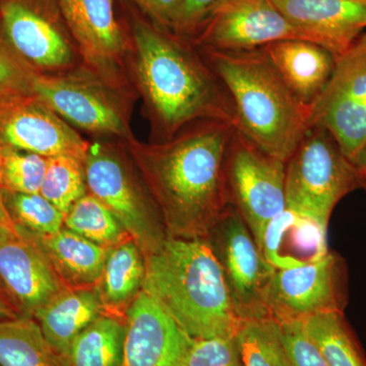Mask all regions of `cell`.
I'll return each instance as SVG.
<instances>
[{"mask_svg":"<svg viewBox=\"0 0 366 366\" xmlns=\"http://www.w3.org/2000/svg\"><path fill=\"white\" fill-rule=\"evenodd\" d=\"M234 125L199 120L154 144L127 139L168 237L206 238L229 206L226 155Z\"/></svg>","mask_w":366,"mask_h":366,"instance_id":"6da1fadb","label":"cell"},{"mask_svg":"<svg viewBox=\"0 0 366 366\" xmlns=\"http://www.w3.org/2000/svg\"><path fill=\"white\" fill-rule=\"evenodd\" d=\"M139 86L164 139L199 120L234 125L227 92L185 38L137 20L132 26Z\"/></svg>","mask_w":366,"mask_h":366,"instance_id":"7a4b0ae2","label":"cell"},{"mask_svg":"<svg viewBox=\"0 0 366 366\" xmlns=\"http://www.w3.org/2000/svg\"><path fill=\"white\" fill-rule=\"evenodd\" d=\"M144 262L143 290L189 337L235 336L242 320L204 238L167 237Z\"/></svg>","mask_w":366,"mask_h":366,"instance_id":"3957f363","label":"cell"},{"mask_svg":"<svg viewBox=\"0 0 366 366\" xmlns=\"http://www.w3.org/2000/svg\"><path fill=\"white\" fill-rule=\"evenodd\" d=\"M234 109V127L257 149L286 163L310 129L312 107L296 97L262 48L201 49Z\"/></svg>","mask_w":366,"mask_h":366,"instance_id":"277c9868","label":"cell"},{"mask_svg":"<svg viewBox=\"0 0 366 366\" xmlns=\"http://www.w3.org/2000/svg\"><path fill=\"white\" fill-rule=\"evenodd\" d=\"M357 189L355 164L327 129L310 127L285 163L286 209L327 231L335 207Z\"/></svg>","mask_w":366,"mask_h":366,"instance_id":"5b68a950","label":"cell"},{"mask_svg":"<svg viewBox=\"0 0 366 366\" xmlns=\"http://www.w3.org/2000/svg\"><path fill=\"white\" fill-rule=\"evenodd\" d=\"M89 194L124 226L144 257L157 252L168 235L143 180L112 147L90 144L85 161Z\"/></svg>","mask_w":366,"mask_h":366,"instance_id":"8992f818","label":"cell"},{"mask_svg":"<svg viewBox=\"0 0 366 366\" xmlns=\"http://www.w3.org/2000/svg\"><path fill=\"white\" fill-rule=\"evenodd\" d=\"M225 177L229 204L242 217L262 249L269 223L286 209L285 163L267 155L234 129Z\"/></svg>","mask_w":366,"mask_h":366,"instance_id":"52a82bcc","label":"cell"},{"mask_svg":"<svg viewBox=\"0 0 366 366\" xmlns=\"http://www.w3.org/2000/svg\"><path fill=\"white\" fill-rule=\"evenodd\" d=\"M204 239L222 269L240 320L268 319L264 296L274 269L234 207L229 204Z\"/></svg>","mask_w":366,"mask_h":366,"instance_id":"ba28073f","label":"cell"},{"mask_svg":"<svg viewBox=\"0 0 366 366\" xmlns=\"http://www.w3.org/2000/svg\"><path fill=\"white\" fill-rule=\"evenodd\" d=\"M310 107V127L327 129L355 164L366 144V32L337 57L329 83Z\"/></svg>","mask_w":366,"mask_h":366,"instance_id":"9c48e42d","label":"cell"},{"mask_svg":"<svg viewBox=\"0 0 366 366\" xmlns=\"http://www.w3.org/2000/svg\"><path fill=\"white\" fill-rule=\"evenodd\" d=\"M67 31L59 0H0V38L34 71L71 66Z\"/></svg>","mask_w":366,"mask_h":366,"instance_id":"30bf717a","label":"cell"},{"mask_svg":"<svg viewBox=\"0 0 366 366\" xmlns=\"http://www.w3.org/2000/svg\"><path fill=\"white\" fill-rule=\"evenodd\" d=\"M0 144L45 158L85 161L90 144L30 90L0 88Z\"/></svg>","mask_w":366,"mask_h":366,"instance_id":"8fae6325","label":"cell"},{"mask_svg":"<svg viewBox=\"0 0 366 366\" xmlns=\"http://www.w3.org/2000/svg\"><path fill=\"white\" fill-rule=\"evenodd\" d=\"M343 262L329 252L297 268L274 269L264 302L276 322H302L322 312H343Z\"/></svg>","mask_w":366,"mask_h":366,"instance_id":"7c38bea8","label":"cell"},{"mask_svg":"<svg viewBox=\"0 0 366 366\" xmlns=\"http://www.w3.org/2000/svg\"><path fill=\"white\" fill-rule=\"evenodd\" d=\"M288 39L307 40L273 0H224L190 41L201 49L247 51Z\"/></svg>","mask_w":366,"mask_h":366,"instance_id":"4fadbf2b","label":"cell"},{"mask_svg":"<svg viewBox=\"0 0 366 366\" xmlns=\"http://www.w3.org/2000/svg\"><path fill=\"white\" fill-rule=\"evenodd\" d=\"M30 90L53 112L79 129L132 137L120 108L93 81L33 71Z\"/></svg>","mask_w":366,"mask_h":366,"instance_id":"5bb4252c","label":"cell"},{"mask_svg":"<svg viewBox=\"0 0 366 366\" xmlns=\"http://www.w3.org/2000/svg\"><path fill=\"white\" fill-rule=\"evenodd\" d=\"M0 283L21 315H34L66 288L37 244L20 228H0Z\"/></svg>","mask_w":366,"mask_h":366,"instance_id":"9a60e30c","label":"cell"},{"mask_svg":"<svg viewBox=\"0 0 366 366\" xmlns=\"http://www.w3.org/2000/svg\"><path fill=\"white\" fill-rule=\"evenodd\" d=\"M192 341V337L142 290L125 317L122 366H184Z\"/></svg>","mask_w":366,"mask_h":366,"instance_id":"2e32d148","label":"cell"},{"mask_svg":"<svg viewBox=\"0 0 366 366\" xmlns=\"http://www.w3.org/2000/svg\"><path fill=\"white\" fill-rule=\"evenodd\" d=\"M305 39L340 56L366 30V0H273Z\"/></svg>","mask_w":366,"mask_h":366,"instance_id":"e0dca14e","label":"cell"},{"mask_svg":"<svg viewBox=\"0 0 366 366\" xmlns=\"http://www.w3.org/2000/svg\"><path fill=\"white\" fill-rule=\"evenodd\" d=\"M60 11L79 51L98 69H112L124 54V33L113 0H59Z\"/></svg>","mask_w":366,"mask_h":366,"instance_id":"ac0fdd59","label":"cell"},{"mask_svg":"<svg viewBox=\"0 0 366 366\" xmlns=\"http://www.w3.org/2000/svg\"><path fill=\"white\" fill-rule=\"evenodd\" d=\"M262 50L284 83L308 106L325 90L336 64V57L329 50L307 40L278 41Z\"/></svg>","mask_w":366,"mask_h":366,"instance_id":"d6986e66","label":"cell"},{"mask_svg":"<svg viewBox=\"0 0 366 366\" xmlns=\"http://www.w3.org/2000/svg\"><path fill=\"white\" fill-rule=\"evenodd\" d=\"M18 228L39 247L66 287H96L109 249L66 227L53 234H38Z\"/></svg>","mask_w":366,"mask_h":366,"instance_id":"ffe728a7","label":"cell"},{"mask_svg":"<svg viewBox=\"0 0 366 366\" xmlns=\"http://www.w3.org/2000/svg\"><path fill=\"white\" fill-rule=\"evenodd\" d=\"M327 231L285 209L269 223L262 252L274 269L297 268L329 254Z\"/></svg>","mask_w":366,"mask_h":366,"instance_id":"44dd1931","label":"cell"},{"mask_svg":"<svg viewBox=\"0 0 366 366\" xmlns=\"http://www.w3.org/2000/svg\"><path fill=\"white\" fill-rule=\"evenodd\" d=\"M106 314L97 289L64 288L34 315L59 360L76 336Z\"/></svg>","mask_w":366,"mask_h":366,"instance_id":"7402d4cb","label":"cell"},{"mask_svg":"<svg viewBox=\"0 0 366 366\" xmlns=\"http://www.w3.org/2000/svg\"><path fill=\"white\" fill-rule=\"evenodd\" d=\"M146 262L134 239L109 249L97 289L106 314L125 320L127 310L143 290Z\"/></svg>","mask_w":366,"mask_h":366,"instance_id":"603a6c76","label":"cell"},{"mask_svg":"<svg viewBox=\"0 0 366 366\" xmlns=\"http://www.w3.org/2000/svg\"><path fill=\"white\" fill-rule=\"evenodd\" d=\"M125 320L101 315L71 342L60 366H122Z\"/></svg>","mask_w":366,"mask_h":366,"instance_id":"cb8c5ba5","label":"cell"},{"mask_svg":"<svg viewBox=\"0 0 366 366\" xmlns=\"http://www.w3.org/2000/svg\"><path fill=\"white\" fill-rule=\"evenodd\" d=\"M0 366H60L37 320H0Z\"/></svg>","mask_w":366,"mask_h":366,"instance_id":"d4e9b609","label":"cell"},{"mask_svg":"<svg viewBox=\"0 0 366 366\" xmlns=\"http://www.w3.org/2000/svg\"><path fill=\"white\" fill-rule=\"evenodd\" d=\"M327 366H366V358L343 312H322L300 322Z\"/></svg>","mask_w":366,"mask_h":366,"instance_id":"484cf974","label":"cell"},{"mask_svg":"<svg viewBox=\"0 0 366 366\" xmlns=\"http://www.w3.org/2000/svg\"><path fill=\"white\" fill-rule=\"evenodd\" d=\"M64 227L107 249L132 239L112 212L89 192L64 217Z\"/></svg>","mask_w":366,"mask_h":366,"instance_id":"4316f807","label":"cell"},{"mask_svg":"<svg viewBox=\"0 0 366 366\" xmlns=\"http://www.w3.org/2000/svg\"><path fill=\"white\" fill-rule=\"evenodd\" d=\"M40 194L66 216L88 194L84 161L71 156L47 158Z\"/></svg>","mask_w":366,"mask_h":366,"instance_id":"83f0119b","label":"cell"},{"mask_svg":"<svg viewBox=\"0 0 366 366\" xmlns=\"http://www.w3.org/2000/svg\"><path fill=\"white\" fill-rule=\"evenodd\" d=\"M235 336L243 366H288L278 322L271 317L243 320Z\"/></svg>","mask_w":366,"mask_h":366,"instance_id":"f1b7e54d","label":"cell"},{"mask_svg":"<svg viewBox=\"0 0 366 366\" xmlns=\"http://www.w3.org/2000/svg\"><path fill=\"white\" fill-rule=\"evenodd\" d=\"M4 204L14 225L38 234H53L64 227V214L40 192L21 194L2 190Z\"/></svg>","mask_w":366,"mask_h":366,"instance_id":"f546056e","label":"cell"},{"mask_svg":"<svg viewBox=\"0 0 366 366\" xmlns=\"http://www.w3.org/2000/svg\"><path fill=\"white\" fill-rule=\"evenodd\" d=\"M47 167V158L0 144V189L37 194Z\"/></svg>","mask_w":366,"mask_h":366,"instance_id":"4dcf8cb0","label":"cell"},{"mask_svg":"<svg viewBox=\"0 0 366 366\" xmlns=\"http://www.w3.org/2000/svg\"><path fill=\"white\" fill-rule=\"evenodd\" d=\"M184 366H243L236 336L192 338Z\"/></svg>","mask_w":366,"mask_h":366,"instance_id":"1f68e13d","label":"cell"},{"mask_svg":"<svg viewBox=\"0 0 366 366\" xmlns=\"http://www.w3.org/2000/svg\"><path fill=\"white\" fill-rule=\"evenodd\" d=\"M288 366H327L314 342L301 327L300 322H277Z\"/></svg>","mask_w":366,"mask_h":366,"instance_id":"d6a6232c","label":"cell"},{"mask_svg":"<svg viewBox=\"0 0 366 366\" xmlns=\"http://www.w3.org/2000/svg\"><path fill=\"white\" fill-rule=\"evenodd\" d=\"M223 1L224 0H183L182 11L172 32L185 39L192 40L209 14Z\"/></svg>","mask_w":366,"mask_h":366,"instance_id":"836d02e7","label":"cell"},{"mask_svg":"<svg viewBox=\"0 0 366 366\" xmlns=\"http://www.w3.org/2000/svg\"><path fill=\"white\" fill-rule=\"evenodd\" d=\"M33 71L0 38V88L30 90Z\"/></svg>","mask_w":366,"mask_h":366,"instance_id":"e575fe53","label":"cell"},{"mask_svg":"<svg viewBox=\"0 0 366 366\" xmlns=\"http://www.w3.org/2000/svg\"><path fill=\"white\" fill-rule=\"evenodd\" d=\"M157 24L166 30H173L183 4V0H132Z\"/></svg>","mask_w":366,"mask_h":366,"instance_id":"d590c367","label":"cell"},{"mask_svg":"<svg viewBox=\"0 0 366 366\" xmlns=\"http://www.w3.org/2000/svg\"><path fill=\"white\" fill-rule=\"evenodd\" d=\"M21 312L7 295L6 289L0 283V320L16 319L21 317Z\"/></svg>","mask_w":366,"mask_h":366,"instance_id":"8d00e7d4","label":"cell"},{"mask_svg":"<svg viewBox=\"0 0 366 366\" xmlns=\"http://www.w3.org/2000/svg\"><path fill=\"white\" fill-rule=\"evenodd\" d=\"M0 228H16V225H14V223L11 221V217L9 215L6 204H4L1 189H0Z\"/></svg>","mask_w":366,"mask_h":366,"instance_id":"74e56055","label":"cell"},{"mask_svg":"<svg viewBox=\"0 0 366 366\" xmlns=\"http://www.w3.org/2000/svg\"><path fill=\"white\" fill-rule=\"evenodd\" d=\"M355 165L357 167L358 173H360L361 189H365L366 192V144L356 161Z\"/></svg>","mask_w":366,"mask_h":366,"instance_id":"f35d334b","label":"cell"}]
</instances>
